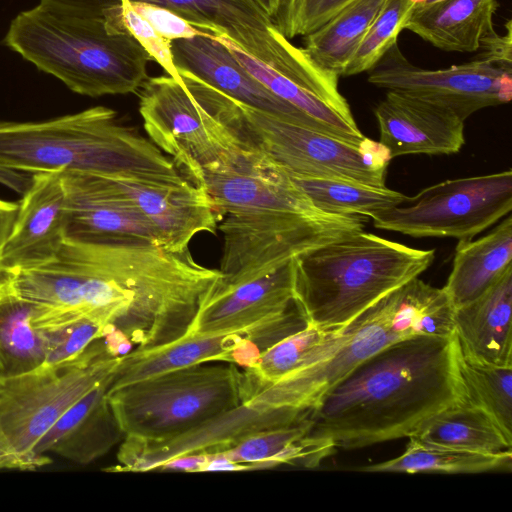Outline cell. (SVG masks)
I'll return each mask as SVG.
<instances>
[{
    "mask_svg": "<svg viewBox=\"0 0 512 512\" xmlns=\"http://www.w3.org/2000/svg\"><path fill=\"white\" fill-rule=\"evenodd\" d=\"M107 398L124 438L178 436L242 403V370L234 363L187 366L116 388Z\"/></svg>",
    "mask_w": 512,
    "mask_h": 512,
    "instance_id": "ba28073f",
    "label": "cell"
},
{
    "mask_svg": "<svg viewBox=\"0 0 512 512\" xmlns=\"http://www.w3.org/2000/svg\"><path fill=\"white\" fill-rule=\"evenodd\" d=\"M0 167L33 174L182 175L149 139L104 106L44 121H0Z\"/></svg>",
    "mask_w": 512,
    "mask_h": 512,
    "instance_id": "5b68a950",
    "label": "cell"
},
{
    "mask_svg": "<svg viewBox=\"0 0 512 512\" xmlns=\"http://www.w3.org/2000/svg\"><path fill=\"white\" fill-rule=\"evenodd\" d=\"M374 113L379 143L390 159L454 154L465 143L463 120L443 106L404 92L387 90Z\"/></svg>",
    "mask_w": 512,
    "mask_h": 512,
    "instance_id": "ffe728a7",
    "label": "cell"
},
{
    "mask_svg": "<svg viewBox=\"0 0 512 512\" xmlns=\"http://www.w3.org/2000/svg\"><path fill=\"white\" fill-rule=\"evenodd\" d=\"M512 267V218L476 240H458L444 287L454 308L478 298Z\"/></svg>",
    "mask_w": 512,
    "mask_h": 512,
    "instance_id": "484cf974",
    "label": "cell"
},
{
    "mask_svg": "<svg viewBox=\"0 0 512 512\" xmlns=\"http://www.w3.org/2000/svg\"><path fill=\"white\" fill-rule=\"evenodd\" d=\"M208 462V455L205 453H193L173 458L164 463L159 470H173L184 472H204Z\"/></svg>",
    "mask_w": 512,
    "mask_h": 512,
    "instance_id": "60d3db41",
    "label": "cell"
},
{
    "mask_svg": "<svg viewBox=\"0 0 512 512\" xmlns=\"http://www.w3.org/2000/svg\"><path fill=\"white\" fill-rule=\"evenodd\" d=\"M0 251V275L42 265L65 240L68 194L62 171L34 173Z\"/></svg>",
    "mask_w": 512,
    "mask_h": 512,
    "instance_id": "e0dca14e",
    "label": "cell"
},
{
    "mask_svg": "<svg viewBox=\"0 0 512 512\" xmlns=\"http://www.w3.org/2000/svg\"><path fill=\"white\" fill-rule=\"evenodd\" d=\"M120 356L103 339L76 358L0 378V470H35L34 447L79 399L111 376Z\"/></svg>",
    "mask_w": 512,
    "mask_h": 512,
    "instance_id": "9c48e42d",
    "label": "cell"
},
{
    "mask_svg": "<svg viewBox=\"0 0 512 512\" xmlns=\"http://www.w3.org/2000/svg\"><path fill=\"white\" fill-rule=\"evenodd\" d=\"M177 71L178 79L166 74L144 82L139 113L149 140L193 180L202 170L229 163L244 147L222 118L227 95Z\"/></svg>",
    "mask_w": 512,
    "mask_h": 512,
    "instance_id": "30bf717a",
    "label": "cell"
},
{
    "mask_svg": "<svg viewBox=\"0 0 512 512\" xmlns=\"http://www.w3.org/2000/svg\"><path fill=\"white\" fill-rule=\"evenodd\" d=\"M36 305L0 275V378L32 371L45 363L43 332L32 324Z\"/></svg>",
    "mask_w": 512,
    "mask_h": 512,
    "instance_id": "83f0119b",
    "label": "cell"
},
{
    "mask_svg": "<svg viewBox=\"0 0 512 512\" xmlns=\"http://www.w3.org/2000/svg\"><path fill=\"white\" fill-rule=\"evenodd\" d=\"M271 339L253 331L186 333L152 349H132L120 356L109 388L192 365L210 362L249 366Z\"/></svg>",
    "mask_w": 512,
    "mask_h": 512,
    "instance_id": "d6986e66",
    "label": "cell"
},
{
    "mask_svg": "<svg viewBox=\"0 0 512 512\" xmlns=\"http://www.w3.org/2000/svg\"><path fill=\"white\" fill-rule=\"evenodd\" d=\"M290 178L312 204L325 214L373 218L400 205L407 197L386 186L379 187L339 179Z\"/></svg>",
    "mask_w": 512,
    "mask_h": 512,
    "instance_id": "d6a6232c",
    "label": "cell"
},
{
    "mask_svg": "<svg viewBox=\"0 0 512 512\" xmlns=\"http://www.w3.org/2000/svg\"><path fill=\"white\" fill-rule=\"evenodd\" d=\"M3 44L89 97L134 93L149 78L150 55L127 28L105 20L63 16L37 5L11 21Z\"/></svg>",
    "mask_w": 512,
    "mask_h": 512,
    "instance_id": "8992f818",
    "label": "cell"
},
{
    "mask_svg": "<svg viewBox=\"0 0 512 512\" xmlns=\"http://www.w3.org/2000/svg\"><path fill=\"white\" fill-rule=\"evenodd\" d=\"M459 371L466 399L486 411L512 439V366L482 363L460 352Z\"/></svg>",
    "mask_w": 512,
    "mask_h": 512,
    "instance_id": "836d02e7",
    "label": "cell"
},
{
    "mask_svg": "<svg viewBox=\"0 0 512 512\" xmlns=\"http://www.w3.org/2000/svg\"><path fill=\"white\" fill-rule=\"evenodd\" d=\"M62 173L68 194L66 238L158 245L142 217L129 203L108 189L96 174Z\"/></svg>",
    "mask_w": 512,
    "mask_h": 512,
    "instance_id": "603a6c76",
    "label": "cell"
},
{
    "mask_svg": "<svg viewBox=\"0 0 512 512\" xmlns=\"http://www.w3.org/2000/svg\"><path fill=\"white\" fill-rule=\"evenodd\" d=\"M352 0H280L273 22L287 39L322 26Z\"/></svg>",
    "mask_w": 512,
    "mask_h": 512,
    "instance_id": "d590c367",
    "label": "cell"
},
{
    "mask_svg": "<svg viewBox=\"0 0 512 512\" xmlns=\"http://www.w3.org/2000/svg\"><path fill=\"white\" fill-rule=\"evenodd\" d=\"M343 336L344 326L324 329L307 324L262 350L242 369V385L270 383L314 364L332 352Z\"/></svg>",
    "mask_w": 512,
    "mask_h": 512,
    "instance_id": "f1b7e54d",
    "label": "cell"
},
{
    "mask_svg": "<svg viewBox=\"0 0 512 512\" xmlns=\"http://www.w3.org/2000/svg\"><path fill=\"white\" fill-rule=\"evenodd\" d=\"M440 0H416V6L428 5Z\"/></svg>",
    "mask_w": 512,
    "mask_h": 512,
    "instance_id": "f6af8a7d",
    "label": "cell"
},
{
    "mask_svg": "<svg viewBox=\"0 0 512 512\" xmlns=\"http://www.w3.org/2000/svg\"><path fill=\"white\" fill-rule=\"evenodd\" d=\"M3 275L36 304L35 328L90 319L133 349L183 335L208 287V270L189 249L169 252L136 241L66 238L52 260Z\"/></svg>",
    "mask_w": 512,
    "mask_h": 512,
    "instance_id": "6da1fadb",
    "label": "cell"
},
{
    "mask_svg": "<svg viewBox=\"0 0 512 512\" xmlns=\"http://www.w3.org/2000/svg\"><path fill=\"white\" fill-rule=\"evenodd\" d=\"M33 173L5 169L0 167V184L23 194L31 185Z\"/></svg>",
    "mask_w": 512,
    "mask_h": 512,
    "instance_id": "b9f144b4",
    "label": "cell"
},
{
    "mask_svg": "<svg viewBox=\"0 0 512 512\" xmlns=\"http://www.w3.org/2000/svg\"><path fill=\"white\" fill-rule=\"evenodd\" d=\"M18 209V202L0 199V251L12 229Z\"/></svg>",
    "mask_w": 512,
    "mask_h": 512,
    "instance_id": "7bdbcfd3",
    "label": "cell"
},
{
    "mask_svg": "<svg viewBox=\"0 0 512 512\" xmlns=\"http://www.w3.org/2000/svg\"><path fill=\"white\" fill-rule=\"evenodd\" d=\"M221 279L204 298L187 333L253 331L279 340L298 328L294 259L241 283Z\"/></svg>",
    "mask_w": 512,
    "mask_h": 512,
    "instance_id": "2e32d148",
    "label": "cell"
},
{
    "mask_svg": "<svg viewBox=\"0 0 512 512\" xmlns=\"http://www.w3.org/2000/svg\"><path fill=\"white\" fill-rule=\"evenodd\" d=\"M386 0H352L315 31L302 47L321 67L343 76L350 59Z\"/></svg>",
    "mask_w": 512,
    "mask_h": 512,
    "instance_id": "f546056e",
    "label": "cell"
},
{
    "mask_svg": "<svg viewBox=\"0 0 512 512\" xmlns=\"http://www.w3.org/2000/svg\"><path fill=\"white\" fill-rule=\"evenodd\" d=\"M368 82L443 106L464 122L512 98V72L476 58L444 69L421 68L404 56L398 42L369 71Z\"/></svg>",
    "mask_w": 512,
    "mask_h": 512,
    "instance_id": "5bb4252c",
    "label": "cell"
},
{
    "mask_svg": "<svg viewBox=\"0 0 512 512\" xmlns=\"http://www.w3.org/2000/svg\"><path fill=\"white\" fill-rule=\"evenodd\" d=\"M121 12L125 27L152 60L156 61L167 75L178 79L179 73L173 62L171 41L161 36L146 19L137 13L129 0H121Z\"/></svg>",
    "mask_w": 512,
    "mask_h": 512,
    "instance_id": "74e56055",
    "label": "cell"
},
{
    "mask_svg": "<svg viewBox=\"0 0 512 512\" xmlns=\"http://www.w3.org/2000/svg\"><path fill=\"white\" fill-rule=\"evenodd\" d=\"M511 210L512 171L508 169L434 184L371 219L377 229L411 237L465 240L493 226Z\"/></svg>",
    "mask_w": 512,
    "mask_h": 512,
    "instance_id": "7c38bea8",
    "label": "cell"
},
{
    "mask_svg": "<svg viewBox=\"0 0 512 512\" xmlns=\"http://www.w3.org/2000/svg\"><path fill=\"white\" fill-rule=\"evenodd\" d=\"M209 194L223 234L222 282L264 276L323 244L363 231L364 217L319 211L290 176L244 149L193 180Z\"/></svg>",
    "mask_w": 512,
    "mask_h": 512,
    "instance_id": "3957f363",
    "label": "cell"
},
{
    "mask_svg": "<svg viewBox=\"0 0 512 512\" xmlns=\"http://www.w3.org/2000/svg\"><path fill=\"white\" fill-rule=\"evenodd\" d=\"M434 258V249L360 231L294 258L296 303L309 325L341 328L418 277Z\"/></svg>",
    "mask_w": 512,
    "mask_h": 512,
    "instance_id": "52a82bcc",
    "label": "cell"
},
{
    "mask_svg": "<svg viewBox=\"0 0 512 512\" xmlns=\"http://www.w3.org/2000/svg\"><path fill=\"white\" fill-rule=\"evenodd\" d=\"M416 0H386L344 70L343 76L369 72L397 43Z\"/></svg>",
    "mask_w": 512,
    "mask_h": 512,
    "instance_id": "e575fe53",
    "label": "cell"
},
{
    "mask_svg": "<svg viewBox=\"0 0 512 512\" xmlns=\"http://www.w3.org/2000/svg\"><path fill=\"white\" fill-rule=\"evenodd\" d=\"M512 452L489 454L453 449L409 438L396 458L357 468L363 472L482 473L511 471Z\"/></svg>",
    "mask_w": 512,
    "mask_h": 512,
    "instance_id": "4dcf8cb0",
    "label": "cell"
},
{
    "mask_svg": "<svg viewBox=\"0 0 512 512\" xmlns=\"http://www.w3.org/2000/svg\"><path fill=\"white\" fill-rule=\"evenodd\" d=\"M113 374L72 405L41 437L34 456L41 467L56 454L86 465L105 455L124 439L107 398Z\"/></svg>",
    "mask_w": 512,
    "mask_h": 512,
    "instance_id": "7402d4cb",
    "label": "cell"
},
{
    "mask_svg": "<svg viewBox=\"0 0 512 512\" xmlns=\"http://www.w3.org/2000/svg\"><path fill=\"white\" fill-rule=\"evenodd\" d=\"M454 310L443 288L413 278L345 325L342 341L323 359L276 381L243 386L242 403L303 421L335 384L386 346L420 335H454Z\"/></svg>",
    "mask_w": 512,
    "mask_h": 512,
    "instance_id": "277c9868",
    "label": "cell"
},
{
    "mask_svg": "<svg viewBox=\"0 0 512 512\" xmlns=\"http://www.w3.org/2000/svg\"><path fill=\"white\" fill-rule=\"evenodd\" d=\"M261 10L272 20L274 19L280 0H254Z\"/></svg>",
    "mask_w": 512,
    "mask_h": 512,
    "instance_id": "ee69618b",
    "label": "cell"
},
{
    "mask_svg": "<svg viewBox=\"0 0 512 512\" xmlns=\"http://www.w3.org/2000/svg\"><path fill=\"white\" fill-rule=\"evenodd\" d=\"M505 28V34H499L494 30L484 37L477 50L480 53L475 58L512 72V21L510 19Z\"/></svg>",
    "mask_w": 512,
    "mask_h": 512,
    "instance_id": "ab89813d",
    "label": "cell"
},
{
    "mask_svg": "<svg viewBox=\"0 0 512 512\" xmlns=\"http://www.w3.org/2000/svg\"><path fill=\"white\" fill-rule=\"evenodd\" d=\"M512 267L478 298L455 308L460 352L476 361L512 366Z\"/></svg>",
    "mask_w": 512,
    "mask_h": 512,
    "instance_id": "cb8c5ba5",
    "label": "cell"
},
{
    "mask_svg": "<svg viewBox=\"0 0 512 512\" xmlns=\"http://www.w3.org/2000/svg\"><path fill=\"white\" fill-rule=\"evenodd\" d=\"M171 10L214 36H224L262 64L316 93L325 70L276 28L254 0H129Z\"/></svg>",
    "mask_w": 512,
    "mask_h": 512,
    "instance_id": "4fadbf2b",
    "label": "cell"
},
{
    "mask_svg": "<svg viewBox=\"0 0 512 512\" xmlns=\"http://www.w3.org/2000/svg\"><path fill=\"white\" fill-rule=\"evenodd\" d=\"M171 52L176 69L190 72L233 99L293 123L331 134L323 125L268 90L240 65L215 36L199 35L173 40Z\"/></svg>",
    "mask_w": 512,
    "mask_h": 512,
    "instance_id": "44dd1931",
    "label": "cell"
},
{
    "mask_svg": "<svg viewBox=\"0 0 512 512\" xmlns=\"http://www.w3.org/2000/svg\"><path fill=\"white\" fill-rule=\"evenodd\" d=\"M96 175L108 189L131 205L166 251L189 249L196 235L214 234L218 229V212L209 194L183 175Z\"/></svg>",
    "mask_w": 512,
    "mask_h": 512,
    "instance_id": "9a60e30c",
    "label": "cell"
},
{
    "mask_svg": "<svg viewBox=\"0 0 512 512\" xmlns=\"http://www.w3.org/2000/svg\"><path fill=\"white\" fill-rule=\"evenodd\" d=\"M294 424L278 410L244 403L178 436L161 441L124 438L117 453L119 470H159L167 461L187 454L221 452L245 436L265 429Z\"/></svg>",
    "mask_w": 512,
    "mask_h": 512,
    "instance_id": "ac0fdd59",
    "label": "cell"
},
{
    "mask_svg": "<svg viewBox=\"0 0 512 512\" xmlns=\"http://www.w3.org/2000/svg\"><path fill=\"white\" fill-rule=\"evenodd\" d=\"M224 121L246 149L261 153L290 177L385 186L391 159L379 142L367 137L349 141L237 100Z\"/></svg>",
    "mask_w": 512,
    "mask_h": 512,
    "instance_id": "8fae6325",
    "label": "cell"
},
{
    "mask_svg": "<svg viewBox=\"0 0 512 512\" xmlns=\"http://www.w3.org/2000/svg\"><path fill=\"white\" fill-rule=\"evenodd\" d=\"M409 438L472 452H512V439L486 411L468 399L437 413Z\"/></svg>",
    "mask_w": 512,
    "mask_h": 512,
    "instance_id": "4316f807",
    "label": "cell"
},
{
    "mask_svg": "<svg viewBox=\"0 0 512 512\" xmlns=\"http://www.w3.org/2000/svg\"><path fill=\"white\" fill-rule=\"evenodd\" d=\"M130 4L161 36L170 41L212 35L164 7L139 1H130Z\"/></svg>",
    "mask_w": 512,
    "mask_h": 512,
    "instance_id": "f35d334b",
    "label": "cell"
},
{
    "mask_svg": "<svg viewBox=\"0 0 512 512\" xmlns=\"http://www.w3.org/2000/svg\"><path fill=\"white\" fill-rule=\"evenodd\" d=\"M498 7V0H440L415 6L404 29L444 51L475 52L495 30Z\"/></svg>",
    "mask_w": 512,
    "mask_h": 512,
    "instance_id": "d4e9b609",
    "label": "cell"
},
{
    "mask_svg": "<svg viewBox=\"0 0 512 512\" xmlns=\"http://www.w3.org/2000/svg\"><path fill=\"white\" fill-rule=\"evenodd\" d=\"M240 65L274 95L323 125L331 134L361 142L365 139L356 122L349 121L325 101L248 55L224 36H215Z\"/></svg>",
    "mask_w": 512,
    "mask_h": 512,
    "instance_id": "1f68e13d",
    "label": "cell"
},
{
    "mask_svg": "<svg viewBox=\"0 0 512 512\" xmlns=\"http://www.w3.org/2000/svg\"><path fill=\"white\" fill-rule=\"evenodd\" d=\"M42 332L46 351L43 365H55L79 356L94 341L103 338L105 329L93 320L79 319Z\"/></svg>",
    "mask_w": 512,
    "mask_h": 512,
    "instance_id": "8d00e7d4",
    "label": "cell"
},
{
    "mask_svg": "<svg viewBox=\"0 0 512 512\" xmlns=\"http://www.w3.org/2000/svg\"><path fill=\"white\" fill-rule=\"evenodd\" d=\"M452 336L420 335L386 346L335 384L311 411L306 437L356 449L411 437L466 399Z\"/></svg>",
    "mask_w": 512,
    "mask_h": 512,
    "instance_id": "7a4b0ae2",
    "label": "cell"
}]
</instances>
